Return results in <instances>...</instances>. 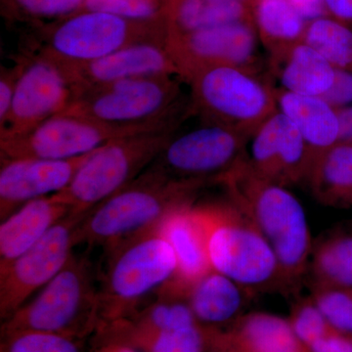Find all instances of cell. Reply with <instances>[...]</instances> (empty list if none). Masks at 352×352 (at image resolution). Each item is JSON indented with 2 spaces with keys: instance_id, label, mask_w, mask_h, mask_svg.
<instances>
[{
  "instance_id": "cell-1",
  "label": "cell",
  "mask_w": 352,
  "mask_h": 352,
  "mask_svg": "<svg viewBox=\"0 0 352 352\" xmlns=\"http://www.w3.org/2000/svg\"><path fill=\"white\" fill-rule=\"evenodd\" d=\"M200 182H177L148 168L134 182L88 210L78 229V244L106 252L157 230L178 208L192 205Z\"/></svg>"
},
{
  "instance_id": "cell-2",
  "label": "cell",
  "mask_w": 352,
  "mask_h": 352,
  "mask_svg": "<svg viewBox=\"0 0 352 352\" xmlns=\"http://www.w3.org/2000/svg\"><path fill=\"white\" fill-rule=\"evenodd\" d=\"M220 184L270 243L282 279L294 281L300 276L310 244L307 217L300 201L287 187L254 175L245 160Z\"/></svg>"
},
{
  "instance_id": "cell-3",
  "label": "cell",
  "mask_w": 352,
  "mask_h": 352,
  "mask_svg": "<svg viewBox=\"0 0 352 352\" xmlns=\"http://www.w3.org/2000/svg\"><path fill=\"white\" fill-rule=\"evenodd\" d=\"M180 80L175 76L120 80L80 95L64 113L108 126L177 131L192 115Z\"/></svg>"
},
{
  "instance_id": "cell-4",
  "label": "cell",
  "mask_w": 352,
  "mask_h": 352,
  "mask_svg": "<svg viewBox=\"0 0 352 352\" xmlns=\"http://www.w3.org/2000/svg\"><path fill=\"white\" fill-rule=\"evenodd\" d=\"M32 28L30 54L61 65L87 63L131 44L166 43L168 38L164 23L134 22L96 11H80Z\"/></svg>"
},
{
  "instance_id": "cell-5",
  "label": "cell",
  "mask_w": 352,
  "mask_h": 352,
  "mask_svg": "<svg viewBox=\"0 0 352 352\" xmlns=\"http://www.w3.org/2000/svg\"><path fill=\"white\" fill-rule=\"evenodd\" d=\"M190 110L205 124L252 136L278 110L276 89L258 74L237 67H214L192 76Z\"/></svg>"
},
{
  "instance_id": "cell-6",
  "label": "cell",
  "mask_w": 352,
  "mask_h": 352,
  "mask_svg": "<svg viewBox=\"0 0 352 352\" xmlns=\"http://www.w3.org/2000/svg\"><path fill=\"white\" fill-rule=\"evenodd\" d=\"M100 285V314L118 317L135 309L175 279L173 248L157 230L106 252Z\"/></svg>"
},
{
  "instance_id": "cell-7",
  "label": "cell",
  "mask_w": 352,
  "mask_h": 352,
  "mask_svg": "<svg viewBox=\"0 0 352 352\" xmlns=\"http://www.w3.org/2000/svg\"><path fill=\"white\" fill-rule=\"evenodd\" d=\"M88 252L71 256L57 276L10 317L8 330L68 336L100 314V287Z\"/></svg>"
},
{
  "instance_id": "cell-8",
  "label": "cell",
  "mask_w": 352,
  "mask_h": 352,
  "mask_svg": "<svg viewBox=\"0 0 352 352\" xmlns=\"http://www.w3.org/2000/svg\"><path fill=\"white\" fill-rule=\"evenodd\" d=\"M175 131L145 132L110 141L90 155L58 195L73 212H88L142 175Z\"/></svg>"
},
{
  "instance_id": "cell-9",
  "label": "cell",
  "mask_w": 352,
  "mask_h": 352,
  "mask_svg": "<svg viewBox=\"0 0 352 352\" xmlns=\"http://www.w3.org/2000/svg\"><path fill=\"white\" fill-rule=\"evenodd\" d=\"M212 270L240 286L259 287L281 278L272 248L251 219L232 201L201 207Z\"/></svg>"
},
{
  "instance_id": "cell-10",
  "label": "cell",
  "mask_w": 352,
  "mask_h": 352,
  "mask_svg": "<svg viewBox=\"0 0 352 352\" xmlns=\"http://www.w3.org/2000/svg\"><path fill=\"white\" fill-rule=\"evenodd\" d=\"M250 138L204 122L195 129L175 134L149 168L177 182L220 183L244 161Z\"/></svg>"
},
{
  "instance_id": "cell-11",
  "label": "cell",
  "mask_w": 352,
  "mask_h": 352,
  "mask_svg": "<svg viewBox=\"0 0 352 352\" xmlns=\"http://www.w3.org/2000/svg\"><path fill=\"white\" fill-rule=\"evenodd\" d=\"M153 131H161L108 126L80 116L61 113L22 135L0 140V156L6 160L74 159L90 154L115 139Z\"/></svg>"
},
{
  "instance_id": "cell-12",
  "label": "cell",
  "mask_w": 352,
  "mask_h": 352,
  "mask_svg": "<svg viewBox=\"0 0 352 352\" xmlns=\"http://www.w3.org/2000/svg\"><path fill=\"white\" fill-rule=\"evenodd\" d=\"M87 212H71L31 249L0 270L2 317L10 318L63 270L78 245V226Z\"/></svg>"
},
{
  "instance_id": "cell-13",
  "label": "cell",
  "mask_w": 352,
  "mask_h": 352,
  "mask_svg": "<svg viewBox=\"0 0 352 352\" xmlns=\"http://www.w3.org/2000/svg\"><path fill=\"white\" fill-rule=\"evenodd\" d=\"M258 41L254 21L245 20L168 36L166 43L180 80L188 82L199 72L214 67H237L258 74Z\"/></svg>"
},
{
  "instance_id": "cell-14",
  "label": "cell",
  "mask_w": 352,
  "mask_h": 352,
  "mask_svg": "<svg viewBox=\"0 0 352 352\" xmlns=\"http://www.w3.org/2000/svg\"><path fill=\"white\" fill-rule=\"evenodd\" d=\"M21 63L12 107L0 129V140L22 135L44 120L64 113L76 98L68 76L57 62L28 54Z\"/></svg>"
},
{
  "instance_id": "cell-15",
  "label": "cell",
  "mask_w": 352,
  "mask_h": 352,
  "mask_svg": "<svg viewBox=\"0 0 352 352\" xmlns=\"http://www.w3.org/2000/svg\"><path fill=\"white\" fill-rule=\"evenodd\" d=\"M314 163L302 136L279 110L252 134L245 157L254 175L285 187L307 180Z\"/></svg>"
},
{
  "instance_id": "cell-16",
  "label": "cell",
  "mask_w": 352,
  "mask_h": 352,
  "mask_svg": "<svg viewBox=\"0 0 352 352\" xmlns=\"http://www.w3.org/2000/svg\"><path fill=\"white\" fill-rule=\"evenodd\" d=\"M61 66L73 87L76 98L94 88L129 78H180L175 60L166 43L162 41L134 43L94 61Z\"/></svg>"
},
{
  "instance_id": "cell-17",
  "label": "cell",
  "mask_w": 352,
  "mask_h": 352,
  "mask_svg": "<svg viewBox=\"0 0 352 352\" xmlns=\"http://www.w3.org/2000/svg\"><path fill=\"white\" fill-rule=\"evenodd\" d=\"M92 153L69 160L1 159V221L29 201L54 195L66 189Z\"/></svg>"
},
{
  "instance_id": "cell-18",
  "label": "cell",
  "mask_w": 352,
  "mask_h": 352,
  "mask_svg": "<svg viewBox=\"0 0 352 352\" xmlns=\"http://www.w3.org/2000/svg\"><path fill=\"white\" fill-rule=\"evenodd\" d=\"M168 241L177 261L173 281L188 289L212 270L207 249V226L201 207L185 206L168 214L157 228Z\"/></svg>"
},
{
  "instance_id": "cell-19",
  "label": "cell",
  "mask_w": 352,
  "mask_h": 352,
  "mask_svg": "<svg viewBox=\"0 0 352 352\" xmlns=\"http://www.w3.org/2000/svg\"><path fill=\"white\" fill-rule=\"evenodd\" d=\"M73 212L58 194L29 201L0 224V270L43 239Z\"/></svg>"
},
{
  "instance_id": "cell-20",
  "label": "cell",
  "mask_w": 352,
  "mask_h": 352,
  "mask_svg": "<svg viewBox=\"0 0 352 352\" xmlns=\"http://www.w3.org/2000/svg\"><path fill=\"white\" fill-rule=\"evenodd\" d=\"M276 100L278 110L300 132L314 162L339 142L340 122L337 110L322 97L292 94L279 88L276 89Z\"/></svg>"
},
{
  "instance_id": "cell-21",
  "label": "cell",
  "mask_w": 352,
  "mask_h": 352,
  "mask_svg": "<svg viewBox=\"0 0 352 352\" xmlns=\"http://www.w3.org/2000/svg\"><path fill=\"white\" fill-rule=\"evenodd\" d=\"M270 65L280 88L292 94L323 97L335 80L336 69L305 41L270 60Z\"/></svg>"
},
{
  "instance_id": "cell-22",
  "label": "cell",
  "mask_w": 352,
  "mask_h": 352,
  "mask_svg": "<svg viewBox=\"0 0 352 352\" xmlns=\"http://www.w3.org/2000/svg\"><path fill=\"white\" fill-rule=\"evenodd\" d=\"M252 21L270 60L305 41L308 22L289 0H256Z\"/></svg>"
},
{
  "instance_id": "cell-23",
  "label": "cell",
  "mask_w": 352,
  "mask_h": 352,
  "mask_svg": "<svg viewBox=\"0 0 352 352\" xmlns=\"http://www.w3.org/2000/svg\"><path fill=\"white\" fill-rule=\"evenodd\" d=\"M307 182L324 205L352 207V142L340 141L317 157Z\"/></svg>"
},
{
  "instance_id": "cell-24",
  "label": "cell",
  "mask_w": 352,
  "mask_h": 352,
  "mask_svg": "<svg viewBox=\"0 0 352 352\" xmlns=\"http://www.w3.org/2000/svg\"><path fill=\"white\" fill-rule=\"evenodd\" d=\"M245 20L251 9L236 0H170L166 23L168 36Z\"/></svg>"
},
{
  "instance_id": "cell-25",
  "label": "cell",
  "mask_w": 352,
  "mask_h": 352,
  "mask_svg": "<svg viewBox=\"0 0 352 352\" xmlns=\"http://www.w3.org/2000/svg\"><path fill=\"white\" fill-rule=\"evenodd\" d=\"M187 298L197 321L207 324L230 321L243 305L240 285L212 270L190 286Z\"/></svg>"
},
{
  "instance_id": "cell-26",
  "label": "cell",
  "mask_w": 352,
  "mask_h": 352,
  "mask_svg": "<svg viewBox=\"0 0 352 352\" xmlns=\"http://www.w3.org/2000/svg\"><path fill=\"white\" fill-rule=\"evenodd\" d=\"M233 352H286L305 349L291 323L275 315L254 314L238 323L232 335Z\"/></svg>"
},
{
  "instance_id": "cell-27",
  "label": "cell",
  "mask_w": 352,
  "mask_h": 352,
  "mask_svg": "<svg viewBox=\"0 0 352 352\" xmlns=\"http://www.w3.org/2000/svg\"><path fill=\"white\" fill-rule=\"evenodd\" d=\"M305 43L336 69L352 74V28L330 17L319 18L308 23Z\"/></svg>"
},
{
  "instance_id": "cell-28",
  "label": "cell",
  "mask_w": 352,
  "mask_h": 352,
  "mask_svg": "<svg viewBox=\"0 0 352 352\" xmlns=\"http://www.w3.org/2000/svg\"><path fill=\"white\" fill-rule=\"evenodd\" d=\"M314 270L323 287L352 288V237L321 245L315 254Z\"/></svg>"
},
{
  "instance_id": "cell-29",
  "label": "cell",
  "mask_w": 352,
  "mask_h": 352,
  "mask_svg": "<svg viewBox=\"0 0 352 352\" xmlns=\"http://www.w3.org/2000/svg\"><path fill=\"white\" fill-rule=\"evenodd\" d=\"M1 13L10 22L32 25L65 19L80 12L85 0H0Z\"/></svg>"
},
{
  "instance_id": "cell-30",
  "label": "cell",
  "mask_w": 352,
  "mask_h": 352,
  "mask_svg": "<svg viewBox=\"0 0 352 352\" xmlns=\"http://www.w3.org/2000/svg\"><path fill=\"white\" fill-rule=\"evenodd\" d=\"M168 2L170 0H85L80 11H96L134 22L166 25Z\"/></svg>"
},
{
  "instance_id": "cell-31",
  "label": "cell",
  "mask_w": 352,
  "mask_h": 352,
  "mask_svg": "<svg viewBox=\"0 0 352 352\" xmlns=\"http://www.w3.org/2000/svg\"><path fill=\"white\" fill-rule=\"evenodd\" d=\"M315 305L331 327L340 333H352V288L323 287Z\"/></svg>"
},
{
  "instance_id": "cell-32",
  "label": "cell",
  "mask_w": 352,
  "mask_h": 352,
  "mask_svg": "<svg viewBox=\"0 0 352 352\" xmlns=\"http://www.w3.org/2000/svg\"><path fill=\"white\" fill-rule=\"evenodd\" d=\"M10 337L6 352H80L69 336L61 333L16 331Z\"/></svg>"
},
{
  "instance_id": "cell-33",
  "label": "cell",
  "mask_w": 352,
  "mask_h": 352,
  "mask_svg": "<svg viewBox=\"0 0 352 352\" xmlns=\"http://www.w3.org/2000/svg\"><path fill=\"white\" fill-rule=\"evenodd\" d=\"M205 337L198 324L190 327L164 330L152 335L151 352H204Z\"/></svg>"
},
{
  "instance_id": "cell-34",
  "label": "cell",
  "mask_w": 352,
  "mask_h": 352,
  "mask_svg": "<svg viewBox=\"0 0 352 352\" xmlns=\"http://www.w3.org/2000/svg\"><path fill=\"white\" fill-rule=\"evenodd\" d=\"M291 325L300 344L307 347L335 330L331 327L316 305L311 303L303 305L296 310Z\"/></svg>"
},
{
  "instance_id": "cell-35",
  "label": "cell",
  "mask_w": 352,
  "mask_h": 352,
  "mask_svg": "<svg viewBox=\"0 0 352 352\" xmlns=\"http://www.w3.org/2000/svg\"><path fill=\"white\" fill-rule=\"evenodd\" d=\"M22 63L18 62L11 69H2L0 76V129L6 124L10 115L16 85L19 78Z\"/></svg>"
},
{
  "instance_id": "cell-36",
  "label": "cell",
  "mask_w": 352,
  "mask_h": 352,
  "mask_svg": "<svg viewBox=\"0 0 352 352\" xmlns=\"http://www.w3.org/2000/svg\"><path fill=\"white\" fill-rule=\"evenodd\" d=\"M322 98L336 110L352 105V74L336 69L333 85Z\"/></svg>"
},
{
  "instance_id": "cell-37",
  "label": "cell",
  "mask_w": 352,
  "mask_h": 352,
  "mask_svg": "<svg viewBox=\"0 0 352 352\" xmlns=\"http://www.w3.org/2000/svg\"><path fill=\"white\" fill-rule=\"evenodd\" d=\"M310 352H352V338L344 333L333 330L320 339L315 340L309 347Z\"/></svg>"
},
{
  "instance_id": "cell-38",
  "label": "cell",
  "mask_w": 352,
  "mask_h": 352,
  "mask_svg": "<svg viewBox=\"0 0 352 352\" xmlns=\"http://www.w3.org/2000/svg\"><path fill=\"white\" fill-rule=\"evenodd\" d=\"M289 1L308 23L319 18L328 17L325 0H289Z\"/></svg>"
},
{
  "instance_id": "cell-39",
  "label": "cell",
  "mask_w": 352,
  "mask_h": 352,
  "mask_svg": "<svg viewBox=\"0 0 352 352\" xmlns=\"http://www.w3.org/2000/svg\"><path fill=\"white\" fill-rule=\"evenodd\" d=\"M328 17L352 28V0H325Z\"/></svg>"
},
{
  "instance_id": "cell-40",
  "label": "cell",
  "mask_w": 352,
  "mask_h": 352,
  "mask_svg": "<svg viewBox=\"0 0 352 352\" xmlns=\"http://www.w3.org/2000/svg\"><path fill=\"white\" fill-rule=\"evenodd\" d=\"M340 122V141L352 142V105L338 109Z\"/></svg>"
},
{
  "instance_id": "cell-41",
  "label": "cell",
  "mask_w": 352,
  "mask_h": 352,
  "mask_svg": "<svg viewBox=\"0 0 352 352\" xmlns=\"http://www.w3.org/2000/svg\"><path fill=\"white\" fill-rule=\"evenodd\" d=\"M236 1L240 2V3H242L243 6H245V7H248V8L251 9L252 11V6H254L256 0H236Z\"/></svg>"
},
{
  "instance_id": "cell-42",
  "label": "cell",
  "mask_w": 352,
  "mask_h": 352,
  "mask_svg": "<svg viewBox=\"0 0 352 352\" xmlns=\"http://www.w3.org/2000/svg\"><path fill=\"white\" fill-rule=\"evenodd\" d=\"M286 352H307L305 351V349H296V351H286Z\"/></svg>"
},
{
  "instance_id": "cell-43",
  "label": "cell",
  "mask_w": 352,
  "mask_h": 352,
  "mask_svg": "<svg viewBox=\"0 0 352 352\" xmlns=\"http://www.w3.org/2000/svg\"><path fill=\"white\" fill-rule=\"evenodd\" d=\"M120 352H135V351H131V349H122V351H120Z\"/></svg>"
},
{
  "instance_id": "cell-44",
  "label": "cell",
  "mask_w": 352,
  "mask_h": 352,
  "mask_svg": "<svg viewBox=\"0 0 352 352\" xmlns=\"http://www.w3.org/2000/svg\"><path fill=\"white\" fill-rule=\"evenodd\" d=\"M233 352V351H232Z\"/></svg>"
}]
</instances>
